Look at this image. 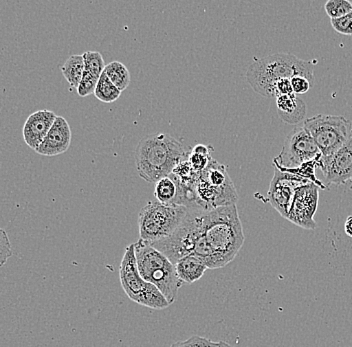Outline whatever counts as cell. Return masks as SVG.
<instances>
[{
  "label": "cell",
  "mask_w": 352,
  "mask_h": 347,
  "mask_svg": "<svg viewBox=\"0 0 352 347\" xmlns=\"http://www.w3.org/2000/svg\"><path fill=\"white\" fill-rule=\"evenodd\" d=\"M105 74L109 80L120 90L121 92L129 87L131 81V72L120 61H112L107 65L104 69Z\"/></svg>",
  "instance_id": "ac0fdd59"
},
{
  "label": "cell",
  "mask_w": 352,
  "mask_h": 347,
  "mask_svg": "<svg viewBox=\"0 0 352 347\" xmlns=\"http://www.w3.org/2000/svg\"><path fill=\"white\" fill-rule=\"evenodd\" d=\"M344 232L352 238V216L347 217L344 223Z\"/></svg>",
  "instance_id": "f1b7e54d"
},
{
  "label": "cell",
  "mask_w": 352,
  "mask_h": 347,
  "mask_svg": "<svg viewBox=\"0 0 352 347\" xmlns=\"http://www.w3.org/2000/svg\"><path fill=\"white\" fill-rule=\"evenodd\" d=\"M61 72L70 87L77 89L85 72V60L82 56H70L61 67Z\"/></svg>",
  "instance_id": "e0dca14e"
},
{
  "label": "cell",
  "mask_w": 352,
  "mask_h": 347,
  "mask_svg": "<svg viewBox=\"0 0 352 347\" xmlns=\"http://www.w3.org/2000/svg\"><path fill=\"white\" fill-rule=\"evenodd\" d=\"M309 182L311 181L296 173L286 172L285 170L275 168L274 177L268 190L270 204L285 219H287L296 190L299 186H305Z\"/></svg>",
  "instance_id": "9c48e42d"
},
{
  "label": "cell",
  "mask_w": 352,
  "mask_h": 347,
  "mask_svg": "<svg viewBox=\"0 0 352 347\" xmlns=\"http://www.w3.org/2000/svg\"><path fill=\"white\" fill-rule=\"evenodd\" d=\"M85 60V70L99 78L104 71V59L98 52H87L82 54Z\"/></svg>",
  "instance_id": "44dd1931"
},
{
  "label": "cell",
  "mask_w": 352,
  "mask_h": 347,
  "mask_svg": "<svg viewBox=\"0 0 352 347\" xmlns=\"http://www.w3.org/2000/svg\"><path fill=\"white\" fill-rule=\"evenodd\" d=\"M324 10L330 19H340L352 12V4L349 0H329L325 3Z\"/></svg>",
  "instance_id": "7402d4cb"
},
{
  "label": "cell",
  "mask_w": 352,
  "mask_h": 347,
  "mask_svg": "<svg viewBox=\"0 0 352 347\" xmlns=\"http://www.w3.org/2000/svg\"><path fill=\"white\" fill-rule=\"evenodd\" d=\"M11 256H12V248H11L10 237L6 230L0 228V267H3Z\"/></svg>",
  "instance_id": "d4e9b609"
},
{
  "label": "cell",
  "mask_w": 352,
  "mask_h": 347,
  "mask_svg": "<svg viewBox=\"0 0 352 347\" xmlns=\"http://www.w3.org/2000/svg\"><path fill=\"white\" fill-rule=\"evenodd\" d=\"M188 155L179 140L162 133L144 136L134 153L138 175L154 184L170 175L180 162L188 159Z\"/></svg>",
  "instance_id": "7a4b0ae2"
},
{
  "label": "cell",
  "mask_w": 352,
  "mask_h": 347,
  "mask_svg": "<svg viewBox=\"0 0 352 347\" xmlns=\"http://www.w3.org/2000/svg\"><path fill=\"white\" fill-rule=\"evenodd\" d=\"M120 278L123 291L132 302L156 311H162L170 305L162 292L140 276L133 243L125 248L120 263Z\"/></svg>",
  "instance_id": "8992f818"
},
{
  "label": "cell",
  "mask_w": 352,
  "mask_h": 347,
  "mask_svg": "<svg viewBox=\"0 0 352 347\" xmlns=\"http://www.w3.org/2000/svg\"><path fill=\"white\" fill-rule=\"evenodd\" d=\"M331 25L338 34L352 36V12L340 19H331Z\"/></svg>",
  "instance_id": "484cf974"
},
{
  "label": "cell",
  "mask_w": 352,
  "mask_h": 347,
  "mask_svg": "<svg viewBox=\"0 0 352 347\" xmlns=\"http://www.w3.org/2000/svg\"><path fill=\"white\" fill-rule=\"evenodd\" d=\"M303 127L314 138L321 157L331 155L352 138V124L343 116L318 114L307 118Z\"/></svg>",
  "instance_id": "52a82bcc"
},
{
  "label": "cell",
  "mask_w": 352,
  "mask_h": 347,
  "mask_svg": "<svg viewBox=\"0 0 352 347\" xmlns=\"http://www.w3.org/2000/svg\"><path fill=\"white\" fill-rule=\"evenodd\" d=\"M213 150H214V148L212 146H204V144H197L191 149L187 160H188L189 164H190L193 170L198 175L204 172L208 168V164H210L211 160L213 159L211 157V153Z\"/></svg>",
  "instance_id": "d6986e66"
},
{
  "label": "cell",
  "mask_w": 352,
  "mask_h": 347,
  "mask_svg": "<svg viewBox=\"0 0 352 347\" xmlns=\"http://www.w3.org/2000/svg\"><path fill=\"white\" fill-rule=\"evenodd\" d=\"M56 117V114L50 111H38L30 114L23 126L25 144L33 150H36L43 144Z\"/></svg>",
  "instance_id": "4fadbf2b"
},
{
  "label": "cell",
  "mask_w": 352,
  "mask_h": 347,
  "mask_svg": "<svg viewBox=\"0 0 352 347\" xmlns=\"http://www.w3.org/2000/svg\"><path fill=\"white\" fill-rule=\"evenodd\" d=\"M275 93L276 98L280 96H289L294 94V89H292V79H281L275 85Z\"/></svg>",
  "instance_id": "83f0119b"
},
{
  "label": "cell",
  "mask_w": 352,
  "mask_h": 347,
  "mask_svg": "<svg viewBox=\"0 0 352 347\" xmlns=\"http://www.w3.org/2000/svg\"><path fill=\"white\" fill-rule=\"evenodd\" d=\"M296 76H305L314 83V65L292 54H275L256 59L246 72L253 90L268 98H276L275 85L279 80Z\"/></svg>",
  "instance_id": "3957f363"
},
{
  "label": "cell",
  "mask_w": 352,
  "mask_h": 347,
  "mask_svg": "<svg viewBox=\"0 0 352 347\" xmlns=\"http://www.w3.org/2000/svg\"><path fill=\"white\" fill-rule=\"evenodd\" d=\"M176 273L182 283H191L199 280L206 273L208 267L201 258L188 254L175 263Z\"/></svg>",
  "instance_id": "2e32d148"
},
{
  "label": "cell",
  "mask_w": 352,
  "mask_h": 347,
  "mask_svg": "<svg viewBox=\"0 0 352 347\" xmlns=\"http://www.w3.org/2000/svg\"><path fill=\"white\" fill-rule=\"evenodd\" d=\"M99 78L85 70L82 79H81L80 83H79L78 87H77L78 96H81V98H85V96L94 94Z\"/></svg>",
  "instance_id": "cb8c5ba5"
},
{
  "label": "cell",
  "mask_w": 352,
  "mask_h": 347,
  "mask_svg": "<svg viewBox=\"0 0 352 347\" xmlns=\"http://www.w3.org/2000/svg\"><path fill=\"white\" fill-rule=\"evenodd\" d=\"M169 347H233L226 342H212L208 338L193 335L186 340H180Z\"/></svg>",
  "instance_id": "603a6c76"
},
{
  "label": "cell",
  "mask_w": 352,
  "mask_h": 347,
  "mask_svg": "<svg viewBox=\"0 0 352 347\" xmlns=\"http://www.w3.org/2000/svg\"><path fill=\"white\" fill-rule=\"evenodd\" d=\"M72 144V129L65 117L57 116L54 125L47 135L44 138L43 144L39 146L35 153L44 157H56L63 155Z\"/></svg>",
  "instance_id": "7c38bea8"
},
{
  "label": "cell",
  "mask_w": 352,
  "mask_h": 347,
  "mask_svg": "<svg viewBox=\"0 0 352 347\" xmlns=\"http://www.w3.org/2000/svg\"><path fill=\"white\" fill-rule=\"evenodd\" d=\"M312 85L314 83L305 76H296V78L292 79V89H294V93L296 96L307 93Z\"/></svg>",
  "instance_id": "4316f807"
},
{
  "label": "cell",
  "mask_w": 352,
  "mask_h": 347,
  "mask_svg": "<svg viewBox=\"0 0 352 347\" xmlns=\"http://www.w3.org/2000/svg\"><path fill=\"white\" fill-rule=\"evenodd\" d=\"M133 245L138 272L143 280L154 285L169 304H173L184 284L178 278L175 265L147 241L140 238Z\"/></svg>",
  "instance_id": "277c9868"
},
{
  "label": "cell",
  "mask_w": 352,
  "mask_h": 347,
  "mask_svg": "<svg viewBox=\"0 0 352 347\" xmlns=\"http://www.w3.org/2000/svg\"><path fill=\"white\" fill-rule=\"evenodd\" d=\"M94 96L102 102L111 103L120 98L121 91L109 80L105 72L103 71L96 85Z\"/></svg>",
  "instance_id": "ffe728a7"
},
{
  "label": "cell",
  "mask_w": 352,
  "mask_h": 347,
  "mask_svg": "<svg viewBox=\"0 0 352 347\" xmlns=\"http://www.w3.org/2000/svg\"><path fill=\"white\" fill-rule=\"evenodd\" d=\"M195 226L193 254L209 269H221L236 258L243 247V228L236 204L215 210H191Z\"/></svg>",
  "instance_id": "6da1fadb"
},
{
  "label": "cell",
  "mask_w": 352,
  "mask_h": 347,
  "mask_svg": "<svg viewBox=\"0 0 352 347\" xmlns=\"http://www.w3.org/2000/svg\"><path fill=\"white\" fill-rule=\"evenodd\" d=\"M318 199L319 188L314 182L299 186L286 219L305 230H314L316 227L314 214L318 210Z\"/></svg>",
  "instance_id": "30bf717a"
},
{
  "label": "cell",
  "mask_w": 352,
  "mask_h": 347,
  "mask_svg": "<svg viewBox=\"0 0 352 347\" xmlns=\"http://www.w3.org/2000/svg\"><path fill=\"white\" fill-rule=\"evenodd\" d=\"M188 212L186 206L148 201L138 216L140 238L153 243L170 236L184 223Z\"/></svg>",
  "instance_id": "5b68a950"
},
{
  "label": "cell",
  "mask_w": 352,
  "mask_h": 347,
  "mask_svg": "<svg viewBox=\"0 0 352 347\" xmlns=\"http://www.w3.org/2000/svg\"><path fill=\"white\" fill-rule=\"evenodd\" d=\"M276 100L277 112L283 122L287 124H298L305 120L307 104L296 94L280 96Z\"/></svg>",
  "instance_id": "5bb4252c"
},
{
  "label": "cell",
  "mask_w": 352,
  "mask_h": 347,
  "mask_svg": "<svg viewBox=\"0 0 352 347\" xmlns=\"http://www.w3.org/2000/svg\"><path fill=\"white\" fill-rule=\"evenodd\" d=\"M320 157V150L309 133L303 126L296 127L286 136L280 155L274 158V166L294 170Z\"/></svg>",
  "instance_id": "ba28073f"
},
{
  "label": "cell",
  "mask_w": 352,
  "mask_h": 347,
  "mask_svg": "<svg viewBox=\"0 0 352 347\" xmlns=\"http://www.w3.org/2000/svg\"><path fill=\"white\" fill-rule=\"evenodd\" d=\"M351 4H352V1H351Z\"/></svg>",
  "instance_id": "f546056e"
},
{
  "label": "cell",
  "mask_w": 352,
  "mask_h": 347,
  "mask_svg": "<svg viewBox=\"0 0 352 347\" xmlns=\"http://www.w3.org/2000/svg\"><path fill=\"white\" fill-rule=\"evenodd\" d=\"M319 166L327 183L342 184L352 179V138L327 157H321Z\"/></svg>",
  "instance_id": "8fae6325"
},
{
  "label": "cell",
  "mask_w": 352,
  "mask_h": 347,
  "mask_svg": "<svg viewBox=\"0 0 352 347\" xmlns=\"http://www.w3.org/2000/svg\"><path fill=\"white\" fill-rule=\"evenodd\" d=\"M154 197L155 201L162 204L186 206V197L182 192V186L173 173L156 182L154 186Z\"/></svg>",
  "instance_id": "9a60e30c"
}]
</instances>
